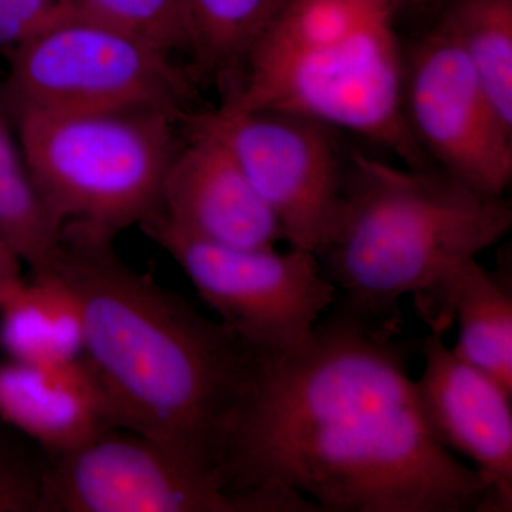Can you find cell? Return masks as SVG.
I'll list each match as a JSON object with an SVG mask.
<instances>
[{
	"instance_id": "cell-1",
	"label": "cell",
	"mask_w": 512,
	"mask_h": 512,
	"mask_svg": "<svg viewBox=\"0 0 512 512\" xmlns=\"http://www.w3.org/2000/svg\"><path fill=\"white\" fill-rule=\"evenodd\" d=\"M330 309L306 348L255 353L222 441L231 490L318 512H494L484 478L427 427L410 346Z\"/></svg>"
},
{
	"instance_id": "cell-2",
	"label": "cell",
	"mask_w": 512,
	"mask_h": 512,
	"mask_svg": "<svg viewBox=\"0 0 512 512\" xmlns=\"http://www.w3.org/2000/svg\"><path fill=\"white\" fill-rule=\"evenodd\" d=\"M53 269L76 293L83 356L120 429L222 476L225 427L255 353L220 320L124 264L111 242L64 239Z\"/></svg>"
},
{
	"instance_id": "cell-3",
	"label": "cell",
	"mask_w": 512,
	"mask_h": 512,
	"mask_svg": "<svg viewBox=\"0 0 512 512\" xmlns=\"http://www.w3.org/2000/svg\"><path fill=\"white\" fill-rule=\"evenodd\" d=\"M511 227L505 195L477 190L439 168H402L355 153L316 256L336 288L333 308L399 335L403 298L494 247Z\"/></svg>"
},
{
	"instance_id": "cell-4",
	"label": "cell",
	"mask_w": 512,
	"mask_h": 512,
	"mask_svg": "<svg viewBox=\"0 0 512 512\" xmlns=\"http://www.w3.org/2000/svg\"><path fill=\"white\" fill-rule=\"evenodd\" d=\"M392 0H288L249 50L225 103L298 114L436 168L403 110L404 52Z\"/></svg>"
},
{
	"instance_id": "cell-5",
	"label": "cell",
	"mask_w": 512,
	"mask_h": 512,
	"mask_svg": "<svg viewBox=\"0 0 512 512\" xmlns=\"http://www.w3.org/2000/svg\"><path fill=\"white\" fill-rule=\"evenodd\" d=\"M183 111H13L30 175L64 239L113 242L157 211Z\"/></svg>"
},
{
	"instance_id": "cell-6",
	"label": "cell",
	"mask_w": 512,
	"mask_h": 512,
	"mask_svg": "<svg viewBox=\"0 0 512 512\" xmlns=\"http://www.w3.org/2000/svg\"><path fill=\"white\" fill-rule=\"evenodd\" d=\"M6 97L18 110L183 111L184 74L146 37L69 0L8 53Z\"/></svg>"
},
{
	"instance_id": "cell-7",
	"label": "cell",
	"mask_w": 512,
	"mask_h": 512,
	"mask_svg": "<svg viewBox=\"0 0 512 512\" xmlns=\"http://www.w3.org/2000/svg\"><path fill=\"white\" fill-rule=\"evenodd\" d=\"M180 265L202 301L256 355L306 348L336 288L301 248H244L191 237L151 215L141 224Z\"/></svg>"
},
{
	"instance_id": "cell-8",
	"label": "cell",
	"mask_w": 512,
	"mask_h": 512,
	"mask_svg": "<svg viewBox=\"0 0 512 512\" xmlns=\"http://www.w3.org/2000/svg\"><path fill=\"white\" fill-rule=\"evenodd\" d=\"M184 120L227 148L274 214L285 241L318 254L338 210L346 171L333 128L298 114L238 109L225 101Z\"/></svg>"
},
{
	"instance_id": "cell-9",
	"label": "cell",
	"mask_w": 512,
	"mask_h": 512,
	"mask_svg": "<svg viewBox=\"0 0 512 512\" xmlns=\"http://www.w3.org/2000/svg\"><path fill=\"white\" fill-rule=\"evenodd\" d=\"M40 512H269L258 495L231 490L221 474L188 466L153 441L104 431L52 457Z\"/></svg>"
},
{
	"instance_id": "cell-10",
	"label": "cell",
	"mask_w": 512,
	"mask_h": 512,
	"mask_svg": "<svg viewBox=\"0 0 512 512\" xmlns=\"http://www.w3.org/2000/svg\"><path fill=\"white\" fill-rule=\"evenodd\" d=\"M403 110L430 163L477 190L505 195L512 128L456 43L437 26L404 53Z\"/></svg>"
},
{
	"instance_id": "cell-11",
	"label": "cell",
	"mask_w": 512,
	"mask_h": 512,
	"mask_svg": "<svg viewBox=\"0 0 512 512\" xmlns=\"http://www.w3.org/2000/svg\"><path fill=\"white\" fill-rule=\"evenodd\" d=\"M430 330L420 348L424 369L414 380L434 439L474 464L493 495L494 512L512 510V394L448 348Z\"/></svg>"
},
{
	"instance_id": "cell-12",
	"label": "cell",
	"mask_w": 512,
	"mask_h": 512,
	"mask_svg": "<svg viewBox=\"0 0 512 512\" xmlns=\"http://www.w3.org/2000/svg\"><path fill=\"white\" fill-rule=\"evenodd\" d=\"M187 128L165 173L154 217L214 244L261 248L285 241L274 214L227 148L207 131L190 123Z\"/></svg>"
},
{
	"instance_id": "cell-13",
	"label": "cell",
	"mask_w": 512,
	"mask_h": 512,
	"mask_svg": "<svg viewBox=\"0 0 512 512\" xmlns=\"http://www.w3.org/2000/svg\"><path fill=\"white\" fill-rule=\"evenodd\" d=\"M0 419L50 457L120 429L106 389L84 356L57 365H0Z\"/></svg>"
},
{
	"instance_id": "cell-14",
	"label": "cell",
	"mask_w": 512,
	"mask_h": 512,
	"mask_svg": "<svg viewBox=\"0 0 512 512\" xmlns=\"http://www.w3.org/2000/svg\"><path fill=\"white\" fill-rule=\"evenodd\" d=\"M414 299L430 330L446 333L457 322L454 352L512 394L510 265L495 272L477 258L461 259Z\"/></svg>"
},
{
	"instance_id": "cell-15",
	"label": "cell",
	"mask_w": 512,
	"mask_h": 512,
	"mask_svg": "<svg viewBox=\"0 0 512 512\" xmlns=\"http://www.w3.org/2000/svg\"><path fill=\"white\" fill-rule=\"evenodd\" d=\"M0 346L30 365L72 362L84 353L76 293L56 269L30 272L0 301Z\"/></svg>"
},
{
	"instance_id": "cell-16",
	"label": "cell",
	"mask_w": 512,
	"mask_h": 512,
	"mask_svg": "<svg viewBox=\"0 0 512 512\" xmlns=\"http://www.w3.org/2000/svg\"><path fill=\"white\" fill-rule=\"evenodd\" d=\"M436 26L466 56L512 128V0H444Z\"/></svg>"
},
{
	"instance_id": "cell-17",
	"label": "cell",
	"mask_w": 512,
	"mask_h": 512,
	"mask_svg": "<svg viewBox=\"0 0 512 512\" xmlns=\"http://www.w3.org/2000/svg\"><path fill=\"white\" fill-rule=\"evenodd\" d=\"M0 234L30 272L55 268L64 238L35 181L15 130L0 110Z\"/></svg>"
},
{
	"instance_id": "cell-18",
	"label": "cell",
	"mask_w": 512,
	"mask_h": 512,
	"mask_svg": "<svg viewBox=\"0 0 512 512\" xmlns=\"http://www.w3.org/2000/svg\"><path fill=\"white\" fill-rule=\"evenodd\" d=\"M288 0H183L192 56L210 73L238 77L245 57Z\"/></svg>"
},
{
	"instance_id": "cell-19",
	"label": "cell",
	"mask_w": 512,
	"mask_h": 512,
	"mask_svg": "<svg viewBox=\"0 0 512 512\" xmlns=\"http://www.w3.org/2000/svg\"><path fill=\"white\" fill-rule=\"evenodd\" d=\"M94 16L130 30L168 53H190L192 36L183 0H73Z\"/></svg>"
},
{
	"instance_id": "cell-20",
	"label": "cell",
	"mask_w": 512,
	"mask_h": 512,
	"mask_svg": "<svg viewBox=\"0 0 512 512\" xmlns=\"http://www.w3.org/2000/svg\"><path fill=\"white\" fill-rule=\"evenodd\" d=\"M45 466L0 440V512H40Z\"/></svg>"
},
{
	"instance_id": "cell-21",
	"label": "cell",
	"mask_w": 512,
	"mask_h": 512,
	"mask_svg": "<svg viewBox=\"0 0 512 512\" xmlns=\"http://www.w3.org/2000/svg\"><path fill=\"white\" fill-rule=\"evenodd\" d=\"M69 0H0V50L8 55Z\"/></svg>"
},
{
	"instance_id": "cell-22",
	"label": "cell",
	"mask_w": 512,
	"mask_h": 512,
	"mask_svg": "<svg viewBox=\"0 0 512 512\" xmlns=\"http://www.w3.org/2000/svg\"><path fill=\"white\" fill-rule=\"evenodd\" d=\"M22 261L0 234V301L13 285L25 278Z\"/></svg>"
},
{
	"instance_id": "cell-23",
	"label": "cell",
	"mask_w": 512,
	"mask_h": 512,
	"mask_svg": "<svg viewBox=\"0 0 512 512\" xmlns=\"http://www.w3.org/2000/svg\"><path fill=\"white\" fill-rule=\"evenodd\" d=\"M392 2L399 9L403 6L429 5V3L437 2V0H392Z\"/></svg>"
}]
</instances>
